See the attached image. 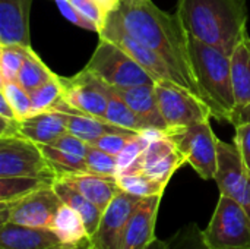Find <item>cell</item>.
Returning <instances> with one entry per match:
<instances>
[{
    "label": "cell",
    "instance_id": "obj_36",
    "mask_svg": "<svg viewBox=\"0 0 250 249\" xmlns=\"http://www.w3.org/2000/svg\"><path fill=\"white\" fill-rule=\"evenodd\" d=\"M56 4H57L59 10L62 12V15L67 21H70L72 23H75L76 26L83 28V29H88V31H95V32L100 31L98 26L92 21H89L86 16H83L70 0H56Z\"/></svg>",
    "mask_w": 250,
    "mask_h": 249
},
{
    "label": "cell",
    "instance_id": "obj_33",
    "mask_svg": "<svg viewBox=\"0 0 250 249\" xmlns=\"http://www.w3.org/2000/svg\"><path fill=\"white\" fill-rule=\"evenodd\" d=\"M166 242L168 249H212L207 245L202 230L195 223L183 226L180 230L166 239Z\"/></svg>",
    "mask_w": 250,
    "mask_h": 249
},
{
    "label": "cell",
    "instance_id": "obj_26",
    "mask_svg": "<svg viewBox=\"0 0 250 249\" xmlns=\"http://www.w3.org/2000/svg\"><path fill=\"white\" fill-rule=\"evenodd\" d=\"M56 179L45 178H0V203H10L42 188L53 186Z\"/></svg>",
    "mask_w": 250,
    "mask_h": 249
},
{
    "label": "cell",
    "instance_id": "obj_5",
    "mask_svg": "<svg viewBox=\"0 0 250 249\" xmlns=\"http://www.w3.org/2000/svg\"><path fill=\"white\" fill-rule=\"evenodd\" d=\"M166 135L176 144L186 161L202 179H215L218 167V138L209 120L170 129Z\"/></svg>",
    "mask_w": 250,
    "mask_h": 249
},
{
    "label": "cell",
    "instance_id": "obj_28",
    "mask_svg": "<svg viewBox=\"0 0 250 249\" xmlns=\"http://www.w3.org/2000/svg\"><path fill=\"white\" fill-rule=\"evenodd\" d=\"M117 182L122 191L129 192L139 198L163 195L167 185L158 182L144 173H132V175H119Z\"/></svg>",
    "mask_w": 250,
    "mask_h": 249
},
{
    "label": "cell",
    "instance_id": "obj_29",
    "mask_svg": "<svg viewBox=\"0 0 250 249\" xmlns=\"http://www.w3.org/2000/svg\"><path fill=\"white\" fill-rule=\"evenodd\" d=\"M26 48L18 44L0 45V82H18Z\"/></svg>",
    "mask_w": 250,
    "mask_h": 249
},
{
    "label": "cell",
    "instance_id": "obj_20",
    "mask_svg": "<svg viewBox=\"0 0 250 249\" xmlns=\"http://www.w3.org/2000/svg\"><path fill=\"white\" fill-rule=\"evenodd\" d=\"M60 245L53 230L15 223L0 225V249H53Z\"/></svg>",
    "mask_w": 250,
    "mask_h": 249
},
{
    "label": "cell",
    "instance_id": "obj_23",
    "mask_svg": "<svg viewBox=\"0 0 250 249\" xmlns=\"http://www.w3.org/2000/svg\"><path fill=\"white\" fill-rule=\"evenodd\" d=\"M51 230L64 247H81L91 244V236L82 217L66 204H63L56 213Z\"/></svg>",
    "mask_w": 250,
    "mask_h": 249
},
{
    "label": "cell",
    "instance_id": "obj_18",
    "mask_svg": "<svg viewBox=\"0 0 250 249\" xmlns=\"http://www.w3.org/2000/svg\"><path fill=\"white\" fill-rule=\"evenodd\" d=\"M57 179L66 182L69 186L76 189L81 195L95 204L101 211H104L113 198L122 191L117 178L100 176L89 172L63 173Z\"/></svg>",
    "mask_w": 250,
    "mask_h": 249
},
{
    "label": "cell",
    "instance_id": "obj_31",
    "mask_svg": "<svg viewBox=\"0 0 250 249\" xmlns=\"http://www.w3.org/2000/svg\"><path fill=\"white\" fill-rule=\"evenodd\" d=\"M86 167L89 173H95L100 176H108V178H117L119 176V164L117 157L111 156L101 148L89 144L88 153H86Z\"/></svg>",
    "mask_w": 250,
    "mask_h": 249
},
{
    "label": "cell",
    "instance_id": "obj_19",
    "mask_svg": "<svg viewBox=\"0 0 250 249\" xmlns=\"http://www.w3.org/2000/svg\"><path fill=\"white\" fill-rule=\"evenodd\" d=\"M155 84L148 85H136L129 88H111L114 94H117L122 100L127 103V106L145 122L149 129H158L167 134L170 129L160 112Z\"/></svg>",
    "mask_w": 250,
    "mask_h": 249
},
{
    "label": "cell",
    "instance_id": "obj_2",
    "mask_svg": "<svg viewBox=\"0 0 250 249\" xmlns=\"http://www.w3.org/2000/svg\"><path fill=\"white\" fill-rule=\"evenodd\" d=\"M176 15L189 35L229 56L248 32L246 0H179Z\"/></svg>",
    "mask_w": 250,
    "mask_h": 249
},
{
    "label": "cell",
    "instance_id": "obj_39",
    "mask_svg": "<svg viewBox=\"0 0 250 249\" xmlns=\"http://www.w3.org/2000/svg\"><path fill=\"white\" fill-rule=\"evenodd\" d=\"M0 117H6V119H10V120H19L15 110L9 104V101L1 94H0Z\"/></svg>",
    "mask_w": 250,
    "mask_h": 249
},
{
    "label": "cell",
    "instance_id": "obj_9",
    "mask_svg": "<svg viewBox=\"0 0 250 249\" xmlns=\"http://www.w3.org/2000/svg\"><path fill=\"white\" fill-rule=\"evenodd\" d=\"M63 201L53 186L42 188L10 203H0V225L15 223L28 227L48 229Z\"/></svg>",
    "mask_w": 250,
    "mask_h": 249
},
{
    "label": "cell",
    "instance_id": "obj_6",
    "mask_svg": "<svg viewBox=\"0 0 250 249\" xmlns=\"http://www.w3.org/2000/svg\"><path fill=\"white\" fill-rule=\"evenodd\" d=\"M212 249H250V217L233 198L220 194L214 216L202 230Z\"/></svg>",
    "mask_w": 250,
    "mask_h": 249
},
{
    "label": "cell",
    "instance_id": "obj_43",
    "mask_svg": "<svg viewBox=\"0 0 250 249\" xmlns=\"http://www.w3.org/2000/svg\"><path fill=\"white\" fill-rule=\"evenodd\" d=\"M53 249H95L92 247V244H88V245H81V247H64V245H60L57 248Z\"/></svg>",
    "mask_w": 250,
    "mask_h": 249
},
{
    "label": "cell",
    "instance_id": "obj_10",
    "mask_svg": "<svg viewBox=\"0 0 250 249\" xmlns=\"http://www.w3.org/2000/svg\"><path fill=\"white\" fill-rule=\"evenodd\" d=\"M100 38H107L113 43H116L119 47H122L129 56H132L149 75L151 78L158 81H174L177 82L173 70L170 66L161 59L158 53H155L152 48L141 43L138 38H135L125 26L123 19L119 13V10L111 12L107 16V21L103 26V29L98 32Z\"/></svg>",
    "mask_w": 250,
    "mask_h": 249
},
{
    "label": "cell",
    "instance_id": "obj_30",
    "mask_svg": "<svg viewBox=\"0 0 250 249\" xmlns=\"http://www.w3.org/2000/svg\"><path fill=\"white\" fill-rule=\"evenodd\" d=\"M31 103H32V114L40 112H47L54 107V104L62 98L63 95V87L60 76L45 82L40 88L29 92Z\"/></svg>",
    "mask_w": 250,
    "mask_h": 249
},
{
    "label": "cell",
    "instance_id": "obj_27",
    "mask_svg": "<svg viewBox=\"0 0 250 249\" xmlns=\"http://www.w3.org/2000/svg\"><path fill=\"white\" fill-rule=\"evenodd\" d=\"M105 120L116 126L126 128V129H130V131H135L139 134L149 131V128L145 125V122L127 106V103L125 100H122L113 91H111L108 109L105 113Z\"/></svg>",
    "mask_w": 250,
    "mask_h": 249
},
{
    "label": "cell",
    "instance_id": "obj_34",
    "mask_svg": "<svg viewBox=\"0 0 250 249\" xmlns=\"http://www.w3.org/2000/svg\"><path fill=\"white\" fill-rule=\"evenodd\" d=\"M151 138L144 132V134H139L136 135L125 148L123 151L117 156V164H119V175L122 172H125L127 167H130L138 158L139 156L145 151V148L148 147Z\"/></svg>",
    "mask_w": 250,
    "mask_h": 249
},
{
    "label": "cell",
    "instance_id": "obj_8",
    "mask_svg": "<svg viewBox=\"0 0 250 249\" xmlns=\"http://www.w3.org/2000/svg\"><path fill=\"white\" fill-rule=\"evenodd\" d=\"M57 179V173L37 142L23 136L0 138V178Z\"/></svg>",
    "mask_w": 250,
    "mask_h": 249
},
{
    "label": "cell",
    "instance_id": "obj_38",
    "mask_svg": "<svg viewBox=\"0 0 250 249\" xmlns=\"http://www.w3.org/2000/svg\"><path fill=\"white\" fill-rule=\"evenodd\" d=\"M236 136L234 144L237 145L240 156L245 161V166L250 172V122L236 125Z\"/></svg>",
    "mask_w": 250,
    "mask_h": 249
},
{
    "label": "cell",
    "instance_id": "obj_11",
    "mask_svg": "<svg viewBox=\"0 0 250 249\" xmlns=\"http://www.w3.org/2000/svg\"><path fill=\"white\" fill-rule=\"evenodd\" d=\"M63 95L62 98L81 112L105 119L108 109L111 88L97 78L92 72L83 68L79 73L70 78H62Z\"/></svg>",
    "mask_w": 250,
    "mask_h": 249
},
{
    "label": "cell",
    "instance_id": "obj_41",
    "mask_svg": "<svg viewBox=\"0 0 250 249\" xmlns=\"http://www.w3.org/2000/svg\"><path fill=\"white\" fill-rule=\"evenodd\" d=\"M103 10L105 15H110L111 12L117 10L120 6V0H94Z\"/></svg>",
    "mask_w": 250,
    "mask_h": 249
},
{
    "label": "cell",
    "instance_id": "obj_32",
    "mask_svg": "<svg viewBox=\"0 0 250 249\" xmlns=\"http://www.w3.org/2000/svg\"><path fill=\"white\" fill-rule=\"evenodd\" d=\"M0 94L9 101L19 120L32 114L31 95L19 82H0Z\"/></svg>",
    "mask_w": 250,
    "mask_h": 249
},
{
    "label": "cell",
    "instance_id": "obj_21",
    "mask_svg": "<svg viewBox=\"0 0 250 249\" xmlns=\"http://www.w3.org/2000/svg\"><path fill=\"white\" fill-rule=\"evenodd\" d=\"M67 132L64 113L47 110L18 120V134L37 144H50Z\"/></svg>",
    "mask_w": 250,
    "mask_h": 249
},
{
    "label": "cell",
    "instance_id": "obj_40",
    "mask_svg": "<svg viewBox=\"0 0 250 249\" xmlns=\"http://www.w3.org/2000/svg\"><path fill=\"white\" fill-rule=\"evenodd\" d=\"M250 122V104H248L246 107L243 109H239L234 112L233 114V120H231V125H240V123H246Z\"/></svg>",
    "mask_w": 250,
    "mask_h": 249
},
{
    "label": "cell",
    "instance_id": "obj_17",
    "mask_svg": "<svg viewBox=\"0 0 250 249\" xmlns=\"http://www.w3.org/2000/svg\"><path fill=\"white\" fill-rule=\"evenodd\" d=\"M32 0H0V45L31 47L29 12Z\"/></svg>",
    "mask_w": 250,
    "mask_h": 249
},
{
    "label": "cell",
    "instance_id": "obj_42",
    "mask_svg": "<svg viewBox=\"0 0 250 249\" xmlns=\"http://www.w3.org/2000/svg\"><path fill=\"white\" fill-rule=\"evenodd\" d=\"M146 249H168V245L166 241H161V239H155L149 247Z\"/></svg>",
    "mask_w": 250,
    "mask_h": 249
},
{
    "label": "cell",
    "instance_id": "obj_37",
    "mask_svg": "<svg viewBox=\"0 0 250 249\" xmlns=\"http://www.w3.org/2000/svg\"><path fill=\"white\" fill-rule=\"evenodd\" d=\"M70 1L76 6V9H78L83 16H86L89 21H92V22L98 26L100 31L103 29V26H104V23H105L108 15H105L104 10L97 4L94 0H70ZM100 31H98V32H100Z\"/></svg>",
    "mask_w": 250,
    "mask_h": 249
},
{
    "label": "cell",
    "instance_id": "obj_16",
    "mask_svg": "<svg viewBox=\"0 0 250 249\" xmlns=\"http://www.w3.org/2000/svg\"><path fill=\"white\" fill-rule=\"evenodd\" d=\"M51 110H59V112L64 113L67 132H70L72 135L81 138L82 141H85L88 144H92L95 139H98L100 136L107 135V134H132V132H135V131H130L126 128L116 126L103 117H97V116L88 114L85 112H81L78 109H73L63 98H60Z\"/></svg>",
    "mask_w": 250,
    "mask_h": 249
},
{
    "label": "cell",
    "instance_id": "obj_15",
    "mask_svg": "<svg viewBox=\"0 0 250 249\" xmlns=\"http://www.w3.org/2000/svg\"><path fill=\"white\" fill-rule=\"evenodd\" d=\"M163 195L146 197L132 211L123 238V249H146L155 238V223Z\"/></svg>",
    "mask_w": 250,
    "mask_h": 249
},
{
    "label": "cell",
    "instance_id": "obj_7",
    "mask_svg": "<svg viewBox=\"0 0 250 249\" xmlns=\"http://www.w3.org/2000/svg\"><path fill=\"white\" fill-rule=\"evenodd\" d=\"M160 112L168 129H177L212 117L211 109L196 94L174 81L155 82Z\"/></svg>",
    "mask_w": 250,
    "mask_h": 249
},
{
    "label": "cell",
    "instance_id": "obj_3",
    "mask_svg": "<svg viewBox=\"0 0 250 249\" xmlns=\"http://www.w3.org/2000/svg\"><path fill=\"white\" fill-rule=\"evenodd\" d=\"M189 56L199 97L211 109L214 119L231 123L236 97L230 56L192 35H189Z\"/></svg>",
    "mask_w": 250,
    "mask_h": 249
},
{
    "label": "cell",
    "instance_id": "obj_24",
    "mask_svg": "<svg viewBox=\"0 0 250 249\" xmlns=\"http://www.w3.org/2000/svg\"><path fill=\"white\" fill-rule=\"evenodd\" d=\"M53 188H54L56 194L60 197V200L63 201V204L73 208L82 217V220L86 226V230H88L89 236L92 238L98 229L100 222H101L103 211L95 204H92L89 200H86L83 195H81L76 189H73L72 186H69L66 182L60 181V179H56Z\"/></svg>",
    "mask_w": 250,
    "mask_h": 249
},
{
    "label": "cell",
    "instance_id": "obj_25",
    "mask_svg": "<svg viewBox=\"0 0 250 249\" xmlns=\"http://www.w3.org/2000/svg\"><path fill=\"white\" fill-rule=\"evenodd\" d=\"M57 78V73H54L29 47L25 51V59L22 63V68L19 70L18 82L21 87H23L28 92L40 88L45 82Z\"/></svg>",
    "mask_w": 250,
    "mask_h": 249
},
{
    "label": "cell",
    "instance_id": "obj_12",
    "mask_svg": "<svg viewBox=\"0 0 250 249\" xmlns=\"http://www.w3.org/2000/svg\"><path fill=\"white\" fill-rule=\"evenodd\" d=\"M214 181L220 194L237 201L250 217V172L236 144L218 139V167Z\"/></svg>",
    "mask_w": 250,
    "mask_h": 249
},
{
    "label": "cell",
    "instance_id": "obj_14",
    "mask_svg": "<svg viewBox=\"0 0 250 249\" xmlns=\"http://www.w3.org/2000/svg\"><path fill=\"white\" fill-rule=\"evenodd\" d=\"M142 198L120 191L103 211L97 232L91 238L95 249H123L125 230L129 217Z\"/></svg>",
    "mask_w": 250,
    "mask_h": 249
},
{
    "label": "cell",
    "instance_id": "obj_35",
    "mask_svg": "<svg viewBox=\"0 0 250 249\" xmlns=\"http://www.w3.org/2000/svg\"><path fill=\"white\" fill-rule=\"evenodd\" d=\"M139 135L138 132H132V134H107L100 136L98 139H95L92 142V145L101 148L103 151L111 154V156H119L123 148L136 136Z\"/></svg>",
    "mask_w": 250,
    "mask_h": 249
},
{
    "label": "cell",
    "instance_id": "obj_4",
    "mask_svg": "<svg viewBox=\"0 0 250 249\" xmlns=\"http://www.w3.org/2000/svg\"><path fill=\"white\" fill-rule=\"evenodd\" d=\"M85 68L111 88L155 84L151 75L132 56L107 38H100Z\"/></svg>",
    "mask_w": 250,
    "mask_h": 249
},
{
    "label": "cell",
    "instance_id": "obj_13",
    "mask_svg": "<svg viewBox=\"0 0 250 249\" xmlns=\"http://www.w3.org/2000/svg\"><path fill=\"white\" fill-rule=\"evenodd\" d=\"M188 163L176 144L164 134L149 141L139 158L120 175L144 173L158 182L168 183L171 176Z\"/></svg>",
    "mask_w": 250,
    "mask_h": 249
},
{
    "label": "cell",
    "instance_id": "obj_22",
    "mask_svg": "<svg viewBox=\"0 0 250 249\" xmlns=\"http://www.w3.org/2000/svg\"><path fill=\"white\" fill-rule=\"evenodd\" d=\"M230 60L236 110H239L250 104V37L248 32L236 45Z\"/></svg>",
    "mask_w": 250,
    "mask_h": 249
},
{
    "label": "cell",
    "instance_id": "obj_1",
    "mask_svg": "<svg viewBox=\"0 0 250 249\" xmlns=\"http://www.w3.org/2000/svg\"><path fill=\"white\" fill-rule=\"evenodd\" d=\"M117 10L126 29L170 66L177 84L199 97L190 68L189 34L177 15L161 10L152 0H120Z\"/></svg>",
    "mask_w": 250,
    "mask_h": 249
}]
</instances>
